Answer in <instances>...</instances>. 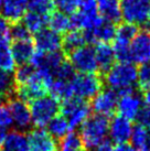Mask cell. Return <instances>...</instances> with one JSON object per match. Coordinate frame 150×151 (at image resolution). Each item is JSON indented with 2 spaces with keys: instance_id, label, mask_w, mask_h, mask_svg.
Listing matches in <instances>:
<instances>
[{
  "instance_id": "1",
  "label": "cell",
  "mask_w": 150,
  "mask_h": 151,
  "mask_svg": "<svg viewBox=\"0 0 150 151\" xmlns=\"http://www.w3.org/2000/svg\"><path fill=\"white\" fill-rule=\"evenodd\" d=\"M104 76L107 85L120 96L135 91L133 86L137 83L138 70L130 62H117Z\"/></svg>"
},
{
  "instance_id": "2",
  "label": "cell",
  "mask_w": 150,
  "mask_h": 151,
  "mask_svg": "<svg viewBox=\"0 0 150 151\" xmlns=\"http://www.w3.org/2000/svg\"><path fill=\"white\" fill-rule=\"evenodd\" d=\"M108 131V117L96 114L93 116H88L81 125L79 137L82 139L85 149L89 150L96 148L103 140H105Z\"/></svg>"
},
{
  "instance_id": "3",
  "label": "cell",
  "mask_w": 150,
  "mask_h": 151,
  "mask_svg": "<svg viewBox=\"0 0 150 151\" xmlns=\"http://www.w3.org/2000/svg\"><path fill=\"white\" fill-rule=\"evenodd\" d=\"M31 120L37 128L46 126L53 117L60 113V104L52 95H44L30 101Z\"/></svg>"
},
{
  "instance_id": "4",
  "label": "cell",
  "mask_w": 150,
  "mask_h": 151,
  "mask_svg": "<svg viewBox=\"0 0 150 151\" xmlns=\"http://www.w3.org/2000/svg\"><path fill=\"white\" fill-rule=\"evenodd\" d=\"M103 76L96 73H79L71 81L73 96L88 101L92 99L103 89Z\"/></svg>"
},
{
  "instance_id": "5",
  "label": "cell",
  "mask_w": 150,
  "mask_h": 151,
  "mask_svg": "<svg viewBox=\"0 0 150 151\" xmlns=\"http://www.w3.org/2000/svg\"><path fill=\"white\" fill-rule=\"evenodd\" d=\"M72 28L76 30H89L95 28L103 18L100 17L96 0H83L79 8L71 14Z\"/></svg>"
},
{
  "instance_id": "6",
  "label": "cell",
  "mask_w": 150,
  "mask_h": 151,
  "mask_svg": "<svg viewBox=\"0 0 150 151\" xmlns=\"http://www.w3.org/2000/svg\"><path fill=\"white\" fill-rule=\"evenodd\" d=\"M60 113L67 119L70 129H75L81 126L89 116L91 105L87 101L73 96L62 101V105L60 106Z\"/></svg>"
},
{
  "instance_id": "7",
  "label": "cell",
  "mask_w": 150,
  "mask_h": 151,
  "mask_svg": "<svg viewBox=\"0 0 150 151\" xmlns=\"http://www.w3.org/2000/svg\"><path fill=\"white\" fill-rule=\"evenodd\" d=\"M119 6L125 22L138 27L148 21L150 0H119Z\"/></svg>"
},
{
  "instance_id": "8",
  "label": "cell",
  "mask_w": 150,
  "mask_h": 151,
  "mask_svg": "<svg viewBox=\"0 0 150 151\" xmlns=\"http://www.w3.org/2000/svg\"><path fill=\"white\" fill-rule=\"evenodd\" d=\"M75 71L79 73H96L98 71L95 51L92 45H83L73 51L66 58Z\"/></svg>"
},
{
  "instance_id": "9",
  "label": "cell",
  "mask_w": 150,
  "mask_h": 151,
  "mask_svg": "<svg viewBox=\"0 0 150 151\" xmlns=\"http://www.w3.org/2000/svg\"><path fill=\"white\" fill-rule=\"evenodd\" d=\"M129 59L136 64L150 62V32L142 30L135 35L130 42Z\"/></svg>"
},
{
  "instance_id": "10",
  "label": "cell",
  "mask_w": 150,
  "mask_h": 151,
  "mask_svg": "<svg viewBox=\"0 0 150 151\" xmlns=\"http://www.w3.org/2000/svg\"><path fill=\"white\" fill-rule=\"evenodd\" d=\"M119 95L116 91L112 88L102 89L92 101V108L96 114L103 115L106 117H110L117 110V103H118Z\"/></svg>"
},
{
  "instance_id": "11",
  "label": "cell",
  "mask_w": 150,
  "mask_h": 151,
  "mask_svg": "<svg viewBox=\"0 0 150 151\" xmlns=\"http://www.w3.org/2000/svg\"><path fill=\"white\" fill-rule=\"evenodd\" d=\"M116 29L117 27L115 23L103 19V21L98 25H96L95 28L84 30V38L86 43H88L89 45L96 44L98 42L109 43L112 42L116 35Z\"/></svg>"
},
{
  "instance_id": "12",
  "label": "cell",
  "mask_w": 150,
  "mask_h": 151,
  "mask_svg": "<svg viewBox=\"0 0 150 151\" xmlns=\"http://www.w3.org/2000/svg\"><path fill=\"white\" fill-rule=\"evenodd\" d=\"M27 139L28 151H58L55 139L42 128L31 130Z\"/></svg>"
},
{
  "instance_id": "13",
  "label": "cell",
  "mask_w": 150,
  "mask_h": 151,
  "mask_svg": "<svg viewBox=\"0 0 150 151\" xmlns=\"http://www.w3.org/2000/svg\"><path fill=\"white\" fill-rule=\"evenodd\" d=\"M35 51L42 53H51L60 51L62 45V37L50 29H43L35 33L33 40Z\"/></svg>"
},
{
  "instance_id": "14",
  "label": "cell",
  "mask_w": 150,
  "mask_h": 151,
  "mask_svg": "<svg viewBox=\"0 0 150 151\" xmlns=\"http://www.w3.org/2000/svg\"><path fill=\"white\" fill-rule=\"evenodd\" d=\"M8 109L11 115L12 122H14L19 128H28L31 120V111L30 107L27 105V103L20 98H10L8 101Z\"/></svg>"
},
{
  "instance_id": "15",
  "label": "cell",
  "mask_w": 150,
  "mask_h": 151,
  "mask_svg": "<svg viewBox=\"0 0 150 151\" xmlns=\"http://www.w3.org/2000/svg\"><path fill=\"white\" fill-rule=\"evenodd\" d=\"M141 105V98L133 91L131 93L120 95L117 103V111L119 116L127 118L129 120H135Z\"/></svg>"
},
{
  "instance_id": "16",
  "label": "cell",
  "mask_w": 150,
  "mask_h": 151,
  "mask_svg": "<svg viewBox=\"0 0 150 151\" xmlns=\"http://www.w3.org/2000/svg\"><path fill=\"white\" fill-rule=\"evenodd\" d=\"M109 132L112 141L116 143L127 142L133 132V125L129 119L117 115L109 122Z\"/></svg>"
},
{
  "instance_id": "17",
  "label": "cell",
  "mask_w": 150,
  "mask_h": 151,
  "mask_svg": "<svg viewBox=\"0 0 150 151\" xmlns=\"http://www.w3.org/2000/svg\"><path fill=\"white\" fill-rule=\"evenodd\" d=\"M28 9V0H2L4 18L12 24L22 20Z\"/></svg>"
},
{
  "instance_id": "18",
  "label": "cell",
  "mask_w": 150,
  "mask_h": 151,
  "mask_svg": "<svg viewBox=\"0 0 150 151\" xmlns=\"http://www.w3.org/2000/svg\"><path fill=\"white\" fill-rule=\"evenodd\" d=\"M95 51V58L96 62H97V66H98V71H100V75L104 77V75L109 71V68L114 65L115 62V54L112 47L109 45L108 43L98 42L96 43V47L94 49Z\"/></svg>"
},
{
  "instance_id": "19",
  "label": "cell",
  "mask_w": 150,
  "mask_h": 151,
  "mask_svg": "<svg viewBox=\"0 0 150 151\" xmlns=\"http://www.w3.org/2000/svg\"><path fill=\"white\" fill-rule=\"evenodd\" d=\"M10 50L16 64L22 65V64L30 63L31 58L33 56L35 52V47H34L33 41L31 39H28V40L13 41Z\"/></svg>"
},
{
  "instance_id": "20",
  "label": "cell",
  "mask_w": 150,
  "mask_h": 151,
  "mask_svg": "<svg viewBox=\"0 0 150 151\" xmlns=\"http://www.w3.org/2000/svg\"><path fill=\"white\" fill-rule=\"evenodd\" d=\"M97 8L100 17L112 22V23H119L121 20L120 6L119 0H96Z\"/></svg>"
},
{
  "instance_id": "21",
  "label": "cell",
  "mask_w": 150,
  "mask_h": 151,
  "mask_svg": "<svg viewBox=\"0 0 150 151\" xmlns=\"http://www.w3.org/2000/svg\"><path fill=\"white\" fill-rule=\"evenodd\" d=\"M85 43L86 41H85L82 30H70L66 33H64V37L62 38L61 49H62V52L63 54L65 55V58H67L73 51L85 45Z\"/></svg>"
},
{
  "instance_id": "22",
  "label": "cell",
  "mask_w": 150,
  "mask_h": 151,
  "mask_svg": "<svg viewBox=\"0 0 150 151\" xmlns=\"http://www.w3.org/2000/svg\"><path fill=\"white\" fill-rule=\"evenodd\" d=\"M28 139L21 131L13 130L7 134L1 151H28Z\"/></svg>"
},
{
  "instance_id": "23",
  "label": "cell",
  "mask_w": 150,
  "mask_h": 151,
  "mask_svg": "<svg viewBox=\"0 0 150 151\" xmlns=\"http://www.w3.org/2000/svg\"><path fill=\"white\" fill-rule=\"evenodd\" d=\"M48 24L50 27V30L58 34H64L72 29L71 19L66 13L62 11H54L49 16Z\"/></svg>"
},
{
  "instance_id": "24",
  "label": "cell",
  "mask_w": 150,
  "mask_h": 151,
  "mask_svg": "<svg viewBox=\"0 0 150 151\" xmlns=\"http://www.w3.org/2000/svg\"><path fill=\"white\" fill-rule=\"evenodd\" d=\"M16 93L14 78L11 72L0 70V103L8 101Z\"/></svg>"
},
{
  "instance_id": "25",
  "label": "cell",
  "mask_w": 150,
  "mask_h": 151,
  "mask_svg": "<svg viewBox=\"0 0 150 151\" xmlns=\"http://www.w3.org/2000/svg\"><path fill=\"white\" fill-rule=\"evenodd\" d=\"M49 92L51 93V95L54 98L61 101L73 97L71 82L58 80V78H53L50 87H49Z\"/></svg>"
},
{
  "instance_id": "26",
  "label": "cell",
  "mask_w": 150,
  "mask_h": 151,
  "mask_svg": "<svg viewBox=\"0 0 150 151\" xmlns=\"http://www.w3.org/2000/svg\"><path fill=\"white\" fill-rule=\"evenodd\" d=\"M46 126H48V132L54 139L58 140H61L70 130L67 119L63 115H56L51 119Z\"/></svg>"
},
{
  "instance_id": "27",
  "label": "cell",
  "mask_w": 150,
  "mask_h": 151,
  "mask_svg": "<svg viewBox=\"0 0 150 151\" xmlns=\"http://www.w3.org/2000/svg\"><path fill=\"white\" fill-rule=\"evenodd\" d=\"M48 19H49V17L29 11L23 16L21 22L25 24V27L28 29L30 33L35 34L45 28V25L48 24Z\"/></svg>"
},
{
  "instance_id": "28",
  "label": "cell",
  "mask_w": 150,
  "mask_h": 151,
  "mask_svg": "<svg viewBox=\"0 0 150 151\" xmlns=\"http://www.w3.org/2000/svg\"><path fill=\"white\" fill-rule=\"evenodd\" d=\"M58 151H87L84 147L82 139L76 132H67L62 139L60 146H58Z\"/></svg>"
},
{
  "instance_id": "29",
  "label": "cell",
  "mask_w": 150,
  "mask_h": 151,
  "mask_svg": "<svg viewBox=\"0 0 150 151\" xmlns=\"http://www.w3.org/2000/svg\"><path fill=\"white\" fill-rule=\"evenodd\" d=\"M54 0H28V9L29 11L41 16L49 17L55 11Z\"/></svg>"
},
{
  "instance_id": "30",
  "label": "cell",
  "mask_w": 150,
  "mask_h": 151,
  "mask_svg": "<svg viewBox=\"0 0 150 151\" xmlns=\"http://www.w3.org/2000/svg\"><path fill=\"white\" fill-rule=\"evenodd\" d=\"M16 66L12 53L9 44L0 45V70L6 72H12Z\"/></svg>"
},
{
  "instance_id": "31",
  "label": "cell",
  "mask_w": 150,
  "mask_h": 151,
  "mask_svg": "<svg viewBox=\"0 0 150 151\" xmlns=\"http://www.w3.org/2000/svg\"><path fill=\"white\" fill-rule=\"evenodd\" d=\"M34 72H35V68L31 64H22V65H19V67H18L16 73H14V75H13L16 86L22 85L25 84V82H28L32 77Z\"/></svg>"
},
{
  "instance_id": "32",
  "label": "cell",
  "mask_w": 150,
  "mask_h": 151,
  "mask_svg": "<svg viewBox=\"0 0 150 151\" xmlns=\"http://www.w3.org/2000/svg\"><path fill=\"white\" fill-rule=\"evenodd\" d=\"M12 27L10 28V39H13V41H19V40H28L31 39L30 32L25 27V24L21 21L12 23Z\"/></svg>"
},
{
  "instance_id": "33",
  "label": "cell",
  "mask_w": 150,
  "mask_h": 151,
  "mask_svg": "<svg viewBox=\"0 0 150 151\" xmlns=\"http://www.w3.org/2000/svg\"><path fill=\"white\" fill-rule=\"evenodd\" d=\"M137 82L139 88L144 91L150 86V62L141 64V66L138 70Z\"/></svg>"
},
{
  "instance_id": "34",
  "label": "cell",
  "mask_w": 150,
  "mask_h": 151,
  "mask_svg": "<svg viewBox=\"0 0 150 151\" xmlns=\"http://www.w3.org/2000/svg\"><path fill=\"white\" fill-rule=\"evenodd\" d=\"M82 1L83 0H54L55 6L60 9V11L70 16L79 8Z\"/></svg>"
},
{
  "instance_id": "35",
  "label": "cell",
  "mask_w": 150,
  "mask_h": 151,
  "mask_svg": "<svg viewBox=\"0 0 150 151\" xmlns=\"http://www.w3.org/2000/svg\"><path fill=\"white\" fill-rule=\"evenodd\" d=\"M135 120L137 122L139 126L144 127L146 129H150V105L140 107Z\"/></svg>"
},
{
  "instance_id": "36",
  "label": "cell",
  "mask_w": 150,
  "mask_h": 151,
  "mask_svg": "<svg viewBox=\"0 0 150 151\" xmlns=\"http://www.w3.org/2000/svg\"><path fill=\"white\" fill-rule=\"evenodd\" d=\"M10 42V27L4 17H0V45Z\"/></svg>"
},
{
  "instance_id": "37",
  "label": "cell",
  "mask_w": 150,
  "mask_h": 151,
  "mask_svg": "<svg viewBox=\"0 0 150 151\" xmlns=\"http://www.w3.org/2000/svg\"><path fill=\"white\" fill-rule=\"evenodd\" d=\"M114 145L110 140H103L102 142L96 147V151H114Z\"/></svg>"
},
{
  "instance_id": "38",
  "label": "cell",
  "mask_w": 150,
  "mask_h": 151,
  "mask_svg": "<svg viewBox=\"0 0 150 151\" xmlns=\"http://www.w3.org/2000/svg\"><path fill=\"white\" fill-rule=\"evenodd\" d=\"M114 151H135L133 145H130L128 142H120L117 143L114 147Z\"/></svg>"
},
{
  "instance_id": "39",
  "label": "cell",
  "mask_w": 150,
  "mask_h": 151,
  "mask_svg": "<svg viewBox=\"0 0 150 151\" xmlns=\"http://www.w3.org/2000/svg\"><path fill=\"white\" fill-rule=\"evenodd\" d=\"M142 95H144V99L147 105H150V86L142 91Z\"/></svg>"
},
{
  "instance_id": "40",
  "label": "cell",
  "mask_w": 150,
  "mask_h": 151,
  "mask_svg": "<svg viewBox=\"0 0 150 151\" xmlns=\"http://www.w3.org/2000/svg\"><path fill=\"white\" fill-rule=\"evenodd\" d=\"M6 137H7V130L4 129V128H0V149H1L2 145H4Z\"/></svg>"
},
{
  "instance_id": "41",
  "label": "cell",
  "mask_w": 150,
  "mask_h": 151,
  "mask_svg": "<svg viewBox=\"0 0 150 151\" xmlns=\"http://www.w3.org/2000/svg\"><path fill=\"white\" fill-rule=\"evenodd\" d=\"M1 9H2V0H0V11H1Z\"/></svg>"
},
{
  "instance_id": "42",
  "label": "cell",
  "mask_w": 150,
  "mask_h": 151,
  "mask_svg": "<svg viewBox=\"0 0 150 151\" xmlns=\"http://www.w3.org/2000/svg\"><path fill=\"white\" fill-rule=\"evenodd\" d=\"M148 18H149V22H150V7H149V11H148Z\"/></svg>"
},
{
  "instance_id": "43",
  "label": "cell",
  "mask_w": 150,
  "mask_h": 151,
  "mask_svg": "<svg viewBox=\"0 0 150 151\" xmlns=\"http://www.w3.org/2000/svg\"><path fill=\"white\" fill-rule=\"evenodd\" d=\"M0 151H1V149H0Z\"/></svg>"
}]
</instances>
